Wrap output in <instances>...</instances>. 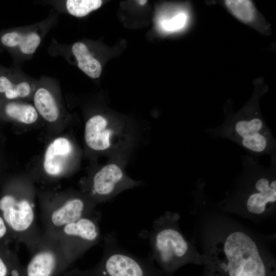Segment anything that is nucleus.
I'll return each mask as SVG.
<instances>
[{"label": "nucleus", "mask_w": 276, "mask_h": 276, "mask_svg": "<svg viewBox=\"0 0 276 276\" xmlns=\"http://www.w3.org/2000/svg\"><path fill=\"white\" fill-rule=\"evenodd\" d=\"M96 203L78 194L42 199L41 219L44 233L56 236L67 224L94 213Z\"/></svg>", "instance_id": "7"}, {"label": "nucleus", "mask_w": 276, "mask_h": 276, "mask_svg": "<svg viewBox=\"0 0 276 276\" xmlns=\"http://www.w3.org/2000/svg\"><path fill=\"white\" fill-rule=\"evenodd\" d=\"M0 215L12 237L32 254L42 237L36 223L35 204L28 194H7L0 199Z\"/></svg>", "instance_id": "6"}, {"label": "nucleus", "mask_w": 276, "mask_h": 276, "mask_svg": "<svg viewBox=\"0 0 276 276\" xmlns=\"http://www.w3.org/2000/svg\"><path fill=\"white\" fill-rule=\"evenodd\" d=\"M208 131L214 137L231 140L250 154H275V140L254 104L228 116L222 125Z\"/></svg>", "instance_id": "4"}, {"label": "nucleus", "mask_w": 276, "mask_h": 276, "mask_svg": "<svg viewBox=\"0 0 276 276\" xmlns=\"http://www.w3.org/2000/svg\"><path fill=\"white\" fill-rule=\"evenodd\" d=\"M103 241V255L97 265L87 269L67 270L61 276H164L151 254L141 258L130 253L113 233L105 234Z\"/></svg>", "instance_id": "5"}, {"label": "nucleus", "mask_w": 276, "mask_h": 276, "mask_svg": "<svg viewBox=\"0 0 276 276\" xmlns=\"http://www.w3.org/2000/svg\"><path fill=\"white\" fill-rule=\"evenodd\" d=\"M101 217V213L96 211L67 224L55 236L71 266L100 241Z\"/></svg>", "instance_id": "8"}, {"label": "nucleus", "mask_w": 276, "mask_h": 276, "mask_svg": "<svg viewBox=\"0 0 276 276\" xmlns=\"http://www.w3.org/2000/svg\"><path fill=\"white\" fill-rule=\"evenodd\" d=\"M0 276H26L25 267L17 255L0 244Z\"/></svg>", "instance_id": "16"}, {"label": "nucleus", "mask_w": 276, "mask_h": 276, "mask_svg": "<svg viewBox=\"0 0 276 276\" xmlns=\"http://www.w3.org/2000/svg\"><path fill=\"white\" fill-rule=\"evenodd\" d=\"M1 40L6 47L18 48L25 55L34 54L41 42L40 36L35 32L26 33L15 31L8 32L2 36Z\"/></svg>", "instance_id": "13"}, {"label": "nucleus", "mask_w": 276, "mask_h": 276, "mask_svg": "<svg viewBox=\"0 0 276 276\" xmlns=\"http://www.w3.org/2000/svg\"><path fill=\"white\" fill-rule=\"evenodd\" d=\"M188 15L185 12H179L161 22L162 28L166 32H175L183 28L187 23Z\"/></svg>", "instance_id": "20"}, {"label": "nucleus", "mask_w": 276, "mask_h": 276, "mask_svg": "<svg viewBox=\"0 0 276 276\" xmlns=\"http://www.w3.org/2000/svg\"><path fill=\"white\" fill-rule=\"evenodd\" d=\"M15 84L7 77L0 76V93H5L14 88Z\"/></svg>", "instance_id": "22"}, {"label": "nucleus", "mask_w": 276, "mask_h": 276, "mask_svg": "<svg viewBox=\"0 0 276 276\" xmlns=\"http://www.w3.org/2000/svg\"><path fill=\"white\" fill-rule=\"evenodd\" d=\"M35 109L47 121H56L59 115V111L56 101L50 91L44 87L39 88L34 96Z\"/></svg>", "instance_id": "15"}, {"label": "nucleus", "mask_w": 276, "mask_h": 276, "mask_svg": "<svg viewBox=\"0 0 276 276\" xmlns=\"http://www.w3.org/2000/svg\"><path fill=\"white\" fill-rule=\"evenodd\" d=\"M7 235H9L12 237L7 225L3 218L0 215V240L5 238Z\"/></svg>", "instance_id": "23"}, {"label": "nucleus", "mask_w": 276, "mask_h": 276, "mask_svg": "<svg viewBox=\"0 0 276 276\" xmlns=\"http://www.w3.org/2000/svg\"><path fill=\"white\" fill-rule=\"evenodd\" d=\"M73 151V145L68 139L58 137L54 140L44 155L43 168L47 174L53 177L61 176L66 170Z\"/></svg>", "instance_id": "11"}, {"label": "nucleus", "mask_w": 276, "mask_h": 276, "mask_svg": "<svg viewBox=\"0 0 276 276\" xmlns=\"http://www.w3.org/2000/svg\"><path fill=\"white\" fill-rule=\"evenodd\" d=\"M102 4L100 0H68L66 7L70 14L81 17L98 9Z\"/></svg>", "instance_id": "19"}, {"label": "nucleus", "mask_w": 276, "mask_h": 276, "mask_svg": "<svg viewBox=\"0 0 276 276\" xmlns=\"http://www.w3.org/2000/svg\"><path fill=\"white\" fill-rule=\"evenodd\" d=\"M225 3L231 12L240 20L249 22L254 19L255 10L250 1L227 0Z\"/></svg>", "instance_id": "18"}, {"label": "nucleus", "mask_w": 276, "mask_h": 276, "mask_svg": "<svg viewBox=\"0 0 276 276\" xmlns=\"http://www.w3.org/2000/svg\"><path fill=\"white\" fill-rule=\"evenodd\" d=\"M243 170L233 190L218 205L221 212L259 221L273 216L276 209V159L264 167L252 157H243Z\"/></svg>", "instance_id": "2"}, {"label": "nucleus", "mask_w": 276, "mask_h": 276, "mask_svg": "<svg viewBox=\"0 0 276 276\" xmlns=\"http://www.w3.org/2000/svg\"><path fill=\"white\" fill-rule=\"evenodd\" d=\"M135 184L127 178L119 165L110 163L101 168L91 178L89 186L91 198L96 203L105 201L122 190Z\"/></svg>", "instance_id": "10"}, {"label": "nucleus", "mask_w": 276, "mask_h": 276, "mask_svg": "<svg viewBox=\"0 0 276 276\" xmlns=\"http://www.w3.org/2000/svg\"><path fill=\"white\" fill-rule=\"evenodd\" d=\"M113 131L108 120L101 115H96L86 122L84 139L86 145L91 149L104 151L112 144Z\"/></svg>", "instance_id": "12"}, {"label": "nucleus", "mask_w": 276, "mask_h": 276, "mask_svg": "<svg viewBox=\"0 0 276 276\" xmlns=\"http://www.w3.org/2000/svg\"><path fill=\"white\" fill-rule=\"evenodd\" d=\"M203 276H276V262L265 239L223 212L201 220Z\"/></svg>", "instance_id": "1"}, {"label": "nucleus", "mask_w": 276, "mask_h": 276, "mask_svg": "<svg viewBox=\"0 0 276 276\" xmlns=\"http://www.w3.org/2000/svg\"><path fill=\"white\" fill-rule=\"evenodd\" d=\"M15 89L18 97H26L31 92V86L26 81H22L15 84Z\"/></svg>", "instance_id": "21"}, {"label": "nucleus", "mask_w": 276, "mask_h": 276, "mask_svg": "<svg viewBox=\"0 0 276 276\" xmlns=\"http://www.w3.org/2000/svg\"><path fill=\"white\" fill-rule=\"evenodd\" d=\"M5 111L9 117L27 124L34 123L38 118L37 110L30 104L11 102L6 105Z\"/></svg>", "instance_id": "17"}, {"label": "nucleus", "mask_w": 276, "mask_h": 276, "mask_svg": "<svg viewBox=\"0 0 276 276\" xmlns=\"http://www.w3.org/2000/svg\"><path fill=\"white\" fill-rule=\"evenodd\" d=\"M72 51L76 57L78 67L89 77L98 78L102 71L100 62L90 54L87 46L83 43H75L72 48Z\"/></svg>", "instance_id": "14"}, {"label": "nucleus", "mask_w": 276, "mask_h": 276, "mask_svg": "<svg viewBox=\"0 0 276 276\" xmlns=\"http://www.w3.org/2000/svg\"><path fill=\"white\" fill-rule=\"evenodd\" d=\"M147 1H138L139 3L141 5H143L147 3Z\"/></svg>", "instance_id": "24"}, {"label": "nucleus", "mask_w": 276, "mask_h": 276, "mask_svg": "<svg viewBox=\"0 0 276 276\" xmlns=\"http://www.w3.org/2000/svg\"><path fill=\"white\" fill-rule=\"evenodd\" d=\"M32 255L26 276H61L71 266L57 237L44 232Z\"/></svg>", "instance_id": "9"}, {"label": "nucleus", "mask_w": 276, "mask_h": 276, "mask_svg": "<svg viewBox=\"0 0 276 276\" xmlns=\"http://www.w3.org/2000/svg\"><path fill=\"white\" fill-rule=\"evenodd\" d=\"M179 219L177 213L167 211L153 222L152 229L141 233L148 239L151 255L164 276H172L186 264L202 265V255L181 232Z\"/></svg>", "instance_id": "3"}]
</instances>
